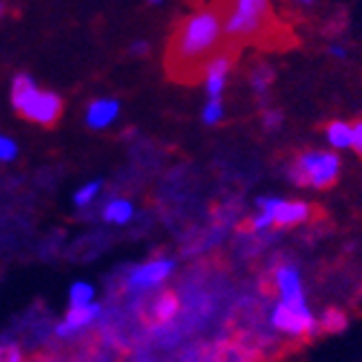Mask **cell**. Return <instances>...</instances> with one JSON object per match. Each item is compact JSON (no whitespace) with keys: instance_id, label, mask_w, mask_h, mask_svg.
Returning <instances> with one entry per match:
<instances>
[{"instance_id":"23","label":"cell","mask_w":362,"mask_h":362,"mask_svg":"<svg viewBox=\"0 0 362 362\" xmlns=\"http://www.w3.org/2000/svg\"><path fill=\"white\" fill-rule=\"evenodd\" d=\"M281 122H283V115L279 111H267L263 115V126H265L267 131H276L279 126H281Z\"/></svg>"},{"instance_id":"15","label":"cell","mask_w":362,"mask_h":362,"mask_svg":"<svg viewBox=\"0 0 362 362\" xmlns=\"http://www.w3.org/2000/svg\"><path fill=\"white\" fill-rule=\"evenodd\" d=\"M327 141L334 148H349L351 146V124L347 122H332L327 126Z\"/></svg>"},{"instance_id":"19","label":"cell","mask_w":362,"mask_h":362,"mask_svg":"<svg viewBox=\"0 0 362 362\" xmlns=\"http://www.w3.org/2000/svg\"><path fill=\"white\" fill-rule=\"evenodd\" d=\"M204 122L206 124H216V122H221L223 117V104L221 100H210L206 106H204Z\"/></svg>"},{"instance_id":"4","label":"cell","mask_w":362,"mask_h":362,"mask_svg":"<svg viewBox=\"0 0 362 362\" xmlns=\"http://www.w3.org/2000/svg\"><path fill=\"white\" fill-rule=\"evenodd\" d=\"M267 3L261 0H239L234 9L228 13L223 31L230 38H247V35H255L263 29L265 18H267Z\"/></svg>"},{"instance_id":"1","label":"cell","mask_w":362,"mask_h":362,"mask_svg":"<svg viewBox=\"0 0 362 362\" xmlns=\"http://www.w3.org/2000/svg\"><path fill=\"white\" fill-rule=\"evenodd\" d=\"M223 31L221 13L214 9H199L181 23L175 42L173 58L175 62H197L219 45Z\"/></svg>"},{"instance_id":"22","label":"cell","mask_w":362,"mask_h":362,"mask_svg":"<svg viewBox=\"0 0 362 362\" xmlns=\"http://www.w3.org/2000/svg\"><path fill=\"white\" fill-rule=\"evenodd\" d=\"M351 148L362 155V122L351 124Z\"/></svg>"},{"instance_id":"6","label":"cell","mask_w":362,"mask_h":362,"mask_svg":"<svg viewBox=\"0 0 362 362\" xmlns=\"http://www.w3.org/2000/svg\"><path fill=\"white\" fill-rule=\"evenodd\" d=\"M259 210H265L272 214V221L276 228H289L298 226L303 221L310 219L312 208L303 202H285V199H259Z\"/></svg>"},{"instance_id":"11","label":"cell","mask_w":362,"mask_h":362,"mask_svg":"<svg viewBox=\"0 0 362 362\" xmlns=\"http://www.w3.org/2000/svg\"><path fill=\"white\" fill-rule=\"evenodd\" d=\"M228 71H230V60L226 56L210 60V64L206 66V90L210 100L221 98L226 88V80H228Z\"/></svg>"},{"instance_id":"21","label":"cell","mask_w":362,"mask_h":362,"mask_svg":"<svg viewBox=\"0 0 362 362\" xmlns=\"http://www.w3.org/2000/svg\"><path fill=\"white\" fill-rule=\"evenodd\" d=\"M0 362H21V349L16 345L0 347Z\"/></svg>"},{"instance_id":"13","label":"cell","mask_w":362,"mask_h":362,"mask_svg":"<svg viewBox=\"0 0 362 362\" xmlns=\"http://www.w3.org/2000/svg\"><path fill=\"white\" fill-rule=\"evenodd\" d=\"M179 312V298L173 292H164L155 300V320L157 322H170Z\"/></svg>"},{"instance_id":"10","label":"cell","mask_w":362,"mask_h":362,"mask_svg":"<svg viewBox=\"0 0 362 362\" xmlns=\"http://www.w3.org/2000/svg\"><path fill=\"white\" fill-rule=\"evenodd\" d=\"M119 115V102L111 98H100L93 100L86 108V124L90 129L102 131L106 126H111Z\"/></svg>"},{"instance_id":"20","label":"cell","mask_w":362,"mask_h":362,"mask_svg":"<svg viewBox=\"0 0 362 362\" xmlns=\"http://www.w3.org/2000/svg\"><path fill=\"white\" fill-rule=\"evenodd\" d=\"M18 157V144L7 137V135H0V161H13Z\"/></svg>"},{"instance_id":"16","label":"cell","mask_w":362,"mask_h":362,"mask_svg":"<svg viewBox=\"0 0 362 362\" xmlns=\"http://www.w3.org/2000/svg\"><path fill=\"white\" fill-rule=\"evenodd\" d=\"M93 296H95L93 285H88V283H84V281L74 283V285H71V289H69V300H71V307L90 305V303H93Z\"/></svg>"},{"instance_id":"24","label":"cell","mask_w":362,"mask_h":362,"mask_svg":"<svg viewBox=\"0 0 362 362\" xmlns=\"http://www.w3.org/2000/svg\"><path fill=\"white\" fill-rule=\"evenodd\" d=\"M329 53L334 58H345L347 56V51L342 49V47H338V45H334V47H329Z\"/></svg>"},{"instance_id":"7","label":"cell","mask_w":362,"mask_h":362,"mask_svg":"<svg viewBox=\"0 0 362 362\" xmlns=\"http://www.w3.org/2000/svg\"><path fill=\"white\" fill-rule=\"evenodd\" d=\"M276 287L281 292V303L292 310H307V300L303 292V283L294 265L276 267Z\"/></svg>"},{"instance_id":"2","label":"cell","mask_w":362,"mask_h":362,"mask_svg":"<svg viewBox=\"0 0 362 362\" xmlns=\"http://www.w3.org/2000/svg\"><path fill=\"white\" fill-rule=\"evenodd\" d=\"M11 104L25 119L51 126L62 113V100L51 90L38 88L29 76H18L11 84Z\"/></svg>"},{"instance_id":"17","label":"cell","mask_w":362,"mask_h":362,"mask_svg":"<svg viewBox=\"0 0 362 362\" xmlns=\"http://www.w3.org/2000/svg\"><path fill=\"white\" fill-rule=\"evenodd\" d=\"M100 188H102V184L100 181H90V184H84L82 188H78L76 190V194H74V202H76V206H88L93 199L100 194Z\"/></svg>"},{"instance_id":"14","label":"cell","mask_w":362,"mask_h":362,"mask_svg":"<svg viewBox=\"0 0 362 362\" xmlns=\"http://www.w3.org/2000/svg\"><path fill=\"white\" fill-rule=\"evenodd\" d=\"M318 329L327 332V334H340L347 329V314L338 310V307H329L327 312L322 314L320 322H318Z\"/></svg>"},{"instance_id":"9","label":"cell","mask_w":362,"mask_h":362,"mask_svg":"<svg viewBox=\"0 0 362 362\" xmlns=\"http://www.w3.org/2000/svg\"><path fill=\"white\" fill-rule=\"evenodd\" d=\"M102 314V307L98 303H90V305H82V307H71L66 312L64 320L56 327V334L60 338H66L71 334H76L80 329H84L86 325L93 322L98 316Z\"/></svg>"},{"instance_id":"3","label":"cell","mask_w":362,"mask_h":362,"mask_svg":"<svg viewBox=\"0 0 362 362\" xmlns=\"http://www.w3.org/2000/svg\"><path fill=\"white\" fill-rule=\"evenodd\" d=\"M340 173V159L327 151H312L303 153L289 170L294 184L298 186H312V188H327L338 179Z\"/></svg>"},{"instance_id":"12","label":"cell","mask_w":362,"mask_h":362,"mask_svg":"<svg viewBox=\"0 0 362 362\" xmlns=\"http://www.w3.org/2000/svg\"><path fill=\"white\" fill-rule=\"evenodd\" d=\"M135 214V208L131 202H126V199H113L111 204H106L102 216L106 223H115V226H124L133 219Z\"/></svg>"},{"instance_id":"5","label":"cell","mask_w":362,"mask_h":362,"mask_svg":"<svg viewBox=\"0 0 362 362\" xmlns=\"http://www.w3.org/2000/svg\"><path fill=\"white\" fill-rule=\"evenodd\" d=\"M272 327L289 336H312L318 329V322L310 310H292V307L279 303L272 312Z\"/></svg>"},{"instance_id":"18","label":"cell","mask_w":362,"mask_h":362,"mask_svg":"<svg viewBox=\"0 0 362 362\" xmlns=\"http://www.w3.org/2000/svg\"><path fill=\"white\" fill-rule=\"evenodd\" d=\"M272 82H274V71L269 66H259L255 71V76H252V86H255L257 93H265Z\"/></svg>"},{"instance_id":"8","label":"cell","mask_w":362,"mask_h":362,"mask_svg":"<svg viewBox=\"0 0 362 362\" xmlns=\"http://www.w3.org/2000/svg\"><path fill=\"white\" fill-rule=\"evenodd\" d=\"M175 269V263L170 259H153L144 265H137L131 276H129V287L133 289H148V287H155L159 283H164L170 272Z\"/></svg>"}]
</instances>
